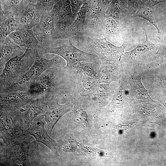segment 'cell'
<instances>
[{
  "label": "cell",
  "mask_w": 166,
  "mask_h": 166,
  "mask_svg": "<svg viewBox=\"0 0 166 166\" xmlns=\"http://www.w3.org/2000/svg\"><path fill=\"white\" fill-rule=\"evenodd\" d=\"M63 59L49 68L37 78L26 91L34 99L45 100L54 97H68L73 92V83L72 73L65 67Z\"/></svg>",
  "instance_id": "obj_1"
},
{
  "label": "cell",
  "mask_w": 166,
  "mask_h": 166,
  "mask_svg": "<svg viewBox=\"0 0 166 166\" xmlns=\"http://www.w3.org/2000/svg\"><path fill=\"white\" fill-rule=\"evenodd\" d=\"M73 44L86 52L93 53L101 62L120 61L127 45L123 42L120 46H116L107 41L106 37L97 38L85 33L76 35L71 38Z\"/></svg>",
  "instance_id": "obj_2"
},
{
  "label": "cell",
  "mask_w": 166,
  "mask_h": 166,
  "mask_svg": "<svg viewBox=\"0 0 166 166\" xmlns=\"http://www.w3.org/2000/svg\"><path fill=\"white\" fill-rule=\"evenodd\" d=\"M145 41L132 50L125 52L120 61L122 66L143 72L157 66L156 54L158 46L148 39L145 30Z\"/></svg>",
  "instance_id": "obj_3"
},
{
  "label": "cell",
  "mask_w": 166,
  "mask_h": 166,
  "mask_svg": "<svg viewBox=\"0 0 166 166\" xmlns=\"http://www.w3.org/2000/svg\"><path fill=\"white\" fill-rule=\"evenodd\" d=\"M38 53L36 49L27 48L22 55L9 60L0 72V90L10 86L21 77L33 64Z\"/></svg>",
  "instance_id": "obj_4"
},
{
  "label": "cell",
  "mask_w": 166,
  "mask_h": 166,
  "mask_svg": "<svg viewBox=\"0 0 166 166\" xmlns=\"http://www.w3.org/2000/svg\"><path fill=\"white\" fill-rule=\"evenodd\" d=\"M23 124L19 109H0V137L7 146H14L26 141V135L21 128Z\"/></svg>",
  "instance_id": "obj_5"
},
{
  "label": "cell",
  "mask_w": 166,
  "mask_h": 166,
  "mask_svg": "<svg viewBox=\"0 0 166 166\" xmlns=\"http://www.w3.org/2000/svg\"><path fill=\"white\" fill-rule=\"evenodd\" d=\"M39 54H53L59 56L66 61V68L72 72V69L82 62L92 63L101 65V61L96 54L89 53L78 49L70 38L64 44L59 46L44 47L38 51Z\"/></svg>",
  "instance_id": "obj_6"
},
{
  "label": "cell",
  "mask_w": 166,
  "mask_h": 166,
  "mask_svg": "<svg viewBox=\"0 0 166 166\" xmlns=\"http://www.w3.org/2000/svg\"><path fill=\"white\" fill-rule=\"evenodd\" d=\"M100 65L97 64L82 62L72 70L74 87L72 94L93 97L99 84L98 73Z\"/></svg>",
  "instance_id": "obj_7"
},
{
  "label": "cell",
  "mask_w": 166,
  "mask_h": 166,
  "mask_svg": "<svg viewBox=\"0 0 166 166\" xmlns=\"http://www.w3.org/2000/svg\"><path fill=\"white\" fill-rule=\"evenodd\" d=\"M44 55L37 54L33 64L28 71L15 83L1 90L0 93H11L26 91L34 80L46 69L63 59L56 55L51 59L45 58Z\"/></svg>",
  "instance_id": "obj_8"
},
{
  "label": "cell",
  "mask_w": 166,
  "mask_h": 166,
  "mask_svg": "<svg viewBox=\"0 0 166 166\" xmlns=\"http://www.w3.org/2000/svg\"><path fill=\"white\" fill-rule=\"evenodd\" d=\"M121 68L120 84L125 90L129 102L135 104L144 102H157L151 98L143 84L142 72L122 66Z\"/></svg>",
  "instance_id": "obj_9"
},
{
  "label": "cell",
  "mask_w": 166,
  "mask_h": 166,
  "mask_svg": "<svg viewBox=\"0 0 166 166\" xmlns=\"http://www.w3.org/2000/svg\"><path fill=\"white\" fill-rule=\"evenodd\" d=\"M142 81L150 96L166 97V63L144 71Z\"/></svg>",
  "instance_id": "obj_10"
},
{
  "label": "cell",
  "mask_w": 166,
  "mask_h": 166,
  "mask_svg": "<svg viewBox=\"0 0 166 166\" xmlns=\"http://www.w3.org/2000/svg\"><path fill=\"white\" fill-rule=\"evenodd\" d=\"M33 30L42 45V48L53 47L58 41L53 15L51 11H42L39 23Z\"/></svg>",
  "instance_id": "obj_11"
},
{
  "label": "cell",
  "mask_w": 166,
  "mask_h": 166,
  "mask_svg": "<svg viewBox=\"0 0 166 166\" xmlns=\"http://www.w3.org/2000/svg\"><path fill=\"white\" fill-rule=\"evenodd\" d=\"M57 36L58 40H63V34L72 24L77 16L73 13L68 0H60L52 10Z\"/></svg>",
  "instance_id": "obj_12"
},
{
  "label": "cell",
  "mask_w": 166,
  "mask_h": 166,
  "mask_svg": "<svg viewBox=\"0 0 166 166\" xmlns=\"http://www.w3.org/2000/svg\"><path fill=\"white\" fill-rule=\"evenodd\" d=\"M32 143L25 141L19 145L17 151H11L9 148L1 151V164L7 166H28L32 164L30 156Z\"/></svg>",
  "instance_id": "obj_13"
},
{
  "label": "cell",
  "mask_w": 166,
  "mask_h": 166,
  "mask_svg": "<svg viewBox=\"0 0 166 166\" xmlns=\"http://www.w3.org/2000/svg\"><path fill=\"white\" fill-rule=\"evenodd\" d=\"M46 101L48 109L43 116L47 124V131L50 134L59 119L65 114L72 111L73 105L71 102L60 104L58 99L54 97L47 99Z\"/></svg>",
  "instance_id": "obj_14"
},
{
  "label": "cell",
  "mask_w": 166,
  "mask_h": 166,
  "mask_svg": "<svg viewBox=\"0 0 166 166\" xmlns=\"http://www.w3.org/2000/svg\"><path fill=\"white\" fill-rule=\"evenodd\" d=\"M34 99L26 91L0 93V109H19Z\"/></svg>",
  "instance_id": "obj_15"
},
{
  "label": "cell",
  "mask_w": 166,
  "mask_h": 166,
  "mask_svg": "<svg viewBox=\"0 0 166 166\" xmlns=\"http://www.w3.org/2000/svg\"><path fill=\"white\" fill-rule=\"evenodd\" d=\"M8 37L22 47L35 49L38 51L42 48L33 29H18Z\"/></svg>",
  "instance_id": "obj_16"
},
{
  "label": "cell",
  "mask_w": 166,
  "mask_h": 166,
  "mask_svg": "<svg viewBox=\"0 0 166 166\" xmlns=\"http://www.w3.org/2000/svg\"><path fill=\"white\" fill-rule=\"evenodd\" d=\"M122 77L121 62H102L98 73L99 83L116 82L120 84Z\"/></svg>",
  "instance_id": "obj_17"
},
{
  "label": "cell",
  "mask_w": 166,
  "mask_h": 166,
  "mask_svg": "<svg viewBox=\"0 0 166 166\" xmlns=\"http://www.w3.org/2000/svg\"><path fill=\"white\" fill-rule=\"evenodd\" d=\"M42 14L36 4L30 2L20 14L15 15L18 29H33L39 23Z\"/></svg>",
  "instance_id": "obj_18"
},
{
  "label": "cell",
  "mask_w": 166,
  "mask_h": 166,
  "mask_svg": "<svg viewBox=\"0 0 166 166\" xmlns=\"http://www.w3.org/2000/svg\"><path fill=\"white\" fill-rule=\"evenodd\" d=\"M45 124L42 121L33 122L30 124L27 132L33 136L36 141L45 145L52 151L57 152L59 146L56 141L49 136L45 128Z\"/></svg>",
  "instance_id": "obj_19"
},
{
  "label": "cell",
  "mask_w": 166,
  "mask_h": 166,
  "mask_svg": "<svg viewBox=\"0 0 166 166\" xmlns=\"http://www.w3.org/2000/svg\"><path fill=\"white\" fill-rule=\"evenodd\" d=\"M48 109L45 99H34L21 108L19 110L24 120V124H30L38 115L44 114Z\"/></svg>",
  "instance_id": "obj_20"
},
{
  "label": "cell",
  "mask_w": 166,
  "mask_h": 166,
  "mask_svg": "<svg viewBox=\"0 0 166 166\" xmlns=\"http://www.w3.org/2000/svg\"><path fill=\"white\" fill-rule=\"evenodd\" d=\"M0 72L10 59L23 54L26 49L19 46L8 37L0 39Z\"/></svg>",
  "instance_id": "obj_21"
},
{
  "label": "cell",
  "mask_w": 166,
  "mask_h": 166,
  "mask_svg": "<svg viewBox=\"0 0 166 166\" xmlns=\"http://www.w3.org/2000/svg\"><path fill=\"white\" fill-rule=\"evenodd\" d=\"M111 83H99L97 85L93 95L95 110H100L108 101L109 98L113 97L117 87Z\"/></svg>",
  "instance_id": "obj_22"
},
{
  "label": "cell",
  "mask_w": 166,
  "mask_h": 166,
  "mask_svg": "<svg viewBox=\"0 0 166 166\" xmlns=\"http://www.w3.org/2000/svg\"><path fill=\"white\" fill-rule=\"evenodd\" d=\"M88 8L85 3L78 12L72 24L67 29L63 36L64 40L68 39L75 35L84 33L86 13Z\"/></svg>",
  "instance_id": "obj_23"
},
{
  "label": "cell",
  "mask_w": 166,
  "mask_h": 166,
  "mask_svg": "<svg viewBox=\"0 0 166 166\" xmlns=\"http://www.w3.org/2000/svg\"><path fill=\"white\" fill-rule=\"evenodd\" d=\"M0 18V39L6 38L18 29L15 15L4 12L1 7Z\"/></svg>",
  "instance_id": "obj_24"
},
{
  "label": "cell",
  "mask_w": 166,
  "mask_h": 166,
  "mask_svg": "<svg viewBox=\"0 0 166 166\" xmlns=\"http://www.w3.org/2000/svg\"><path fill=\"white\" fill-rule=\"evenodd\" d=\"M103 36L111 42L118 40L124 42L120 23L111 18L106 17Z\"/></svg>",
  "instance_id": "obj_25"
},
{
  "label": "cell",
  "mask_w": 166,
  "mask_h": 166,
  "mask_svg": "<svg viewBox=\"0 0 166 166\" xmlns=\"http://www.w3.org/2000/svg\"><path fill=\"white\" fill-rule=\"evenodd\" d=\"M153 7L148 0H144L138 6L132 16L134 17H141L148 21L155 27L158 32L161 34L154 17Z\"/></svg>",
  "instance_id": "obj_26"
},
{
  "label": "cell",
  "mask_w": 166,
  "mask_h": 166,
  "mask_svg": "<svg viewBox=\"0 0 166 166\" xmlns=\"http://www.w3.org/2000/svg\"><path fill=\"white\" fill-rule=\"evenodd\" d=\"M127 8V1L112 0L106 11V17L112 18L119 22L121 12Z\"/></svg>",
  "instance_id": "obj_27"
},
{
  "label": "cell",
  "mask_w": 166,
  "mask_h": 166,
  "mask_svg": "<svg viewBox=\"0 0 166 166\" xmlns=\"http://www.w3.org/2000/svg\"><path fill=\"white\" fill-rule=\"evenodd\" d=\"M156 54V63L157 66L166 63V36H162L158 45Z\"/></svg>",
  "instance_id": "obj_28"
},
{
  "label": "cell",
  "mask_w": 166,
  "mask_h": 166,
  "mask_svg": "<svg viewBox=\"0 0 166 166\" xmlns=\"http://www.w3.org/2000/svg\"><path fill=\"white\" fill-rule=\"evenodd\" d=\"M54 0H37L36 4L42 11H51L54 6Z\"/></svg>",
  "instance_id": "obj_29"
},
{
  "label": "cell",
  "mask_w": 166,
  "mask_h": 166,
  "mask_svg": "<svg viewBox=\"0 0 166 166\" xmlns=\"http://www.w3.org/2000/svg\"><path fill=\"white\" fill-rule=\"evenodd\" d=\"M144 0H127V9L131 16L134 13L138 6Z\"/></svg>",
  "instance_id": "obj_30"
},
{
  "label": "cell",
  "mask_w": 166,
  "mask_h": 166,
  "mask_svg": "<svg viewBox=\"0 0 166 166\" xmlns=\"http://www.w3.org/2000/svg\"><path fill=\"white\" fill-rule=\"evenodd\" d=\"M153 6L160 3L166 2V0H148Z\"/></svg>",
  "instance_id": "obj_31"
},
{
  "label": "cell",
  "mask_w": 166,
  "mask_h": 166,
  "mask_svg": "<svg viewBox=\"0 0 166 166\" xmlns=\"http://www.w3.org/2000/svg\"><path fill=\"white\" fill-rule=\"evenodd\" d=\"M160 101L166 108V97L160 99Z\"/></svg>",
  "instance_id": "obj_32"
},
{
  "label": "cell",
  "mask_w": 166,
  "mask_h": 166,
  "mask_svg": "<svg viewBox=\"0 0 166 166\" xmlns=\"http://www.w3.org/2000/svg\"><path fill=\"white\" fill-rule=\"evenodd\" d=\"M37 0H30V2L35 3H36Z\"/></svg>",
  "instance_id": "obj_33"
}]
</instances>
